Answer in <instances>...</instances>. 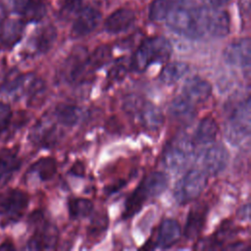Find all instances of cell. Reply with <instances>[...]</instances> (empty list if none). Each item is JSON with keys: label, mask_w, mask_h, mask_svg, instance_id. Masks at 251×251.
Listing matches in <instances>:
<instances>
[{"label": "cell", "mask_w": 251, "mask_h": 251, "mask_svg": "<svg viewBox=\"0 0 251 251\" xmlns=\"http://www.w3.org/2000/svg\"><path fill=\"white\" fill-rule=\"evenodd\" d=\"M238 10L241 20L244 23H248L250 19L251 0H238Z\"/></svg>", "instance_id": "8d00e7d4"}, {"label": "cell", "mask_w": 251, "mask_h": 251, "mask_svg": "<svg viewBox=\"0 0 251 251\" xmlns=\"http://www.w3.org/2000/svg\"><path fill=\"white\" fill-rule=\"evenodd\" d=\"M123 108L148 131L159 130L164 124V115L159 107L143 97L130 94L126 97Z\"/></svg>", "instance_id": "277c9868"}, {"label": "cell", "mask_w": 251, "mask_h": 251, "mask_svg": "<svg viewBox=\"0 0 251 251\" xmlns=\"http://www.w3.org/2000/svg\"><path fill=\"white\" fill-rule=\"evenodd\" d=\"M181 236V227L177 221L174 219L164 220L158 227L154 248L167 249L175 245Z\"/></svg>", "instance_id": "2e32d148"}, {"label": "cell", "mask_w": 251, "mask_h": 251, "mask_svg": "<svg viewBox=\"0 0 251 251\" xmlns=\"http://www.w3.org/2000/svg\"><path fill=\"white\" fill-rule=\"evenodd\" d=\"M109 225L108 217L105 213H97L91 220L87 228L88 239L95 241L101 238V236L107 230Z\"/></svg>", "instance_id": "f546056e"}, {"label": "cell", "mask_w": 251, "mask_h": 251, "mask_svg": "<svg viewBox=\"0 0 251 251\" xmlns=\"http://www.w3.org/2000/svg\"><path fill=\"white\" fill-rule=\"evenodd\" d=\"M58 124L54 116L41 117L30 130V142L40 148L54 147L63 136V131Z\"/></svg>", "instance_id": "30bf717a"}, {"label": "cell", "mask_w": 251, "mask_h": 251, "mask_svg": "<svg viewBox=\"0 0 251 251\" xmlns=\"http://www.w3.org/2000/svg\"><path fill=\"white\" fill-rule=\"evenodd\" d=\"M189 66L184 62L175 61L165 65L159 75V80L166 84L171 85L176 83L188 72Z\"/></svg>", "instance_id": "484cf974"}, {"label": "cell", "mask_w": 251, "mask_h": 251, "mask_svg": "<svg viewBox=\"0 0 251 251\" xmlns=\"http://www.w3.org/2000/svg\"><path fill=\"white\" fill-rule=\"evenodd\" d=\"M70 172L72 175H75L76 176H82L84 175V166L81 162H75Z\"/></svg>", "instance_id": "74e56055"}, {"label": "cell", "mask_w": 251, "mask_h": 251, "mask_svg": "<svg viewBox=\"0 0 251 251\" xmlns=\"http://www.w3.org/2000/svg\"><path fill=\"white\" fill-rule=\"evenodd\" d=\"M83 7V0H64L60 10V16L64 20H70L75 18Z\"/></svg>", "instance_id": "d6a6232c"}, {"label": "cell", "mask_w": 251, "mask_h": 251, "mask_svg": "<svg viewBox=\"0 0 251 251\" xmlns=\"http://www.w3.org/2000/svg\"><path fill=\"white\" fill-rule=\"evenodd\" d=\"M208 1L214 8H219L229 2V0H208Z\"/></svg>", "instance_id": "ab89813d"}, {"label": "cell", "mask_w": 251, "mask_h": 251, "mask_svg": "<svg viewBox=\"0 0 251 251\" xmlns=\"http://www.w3.org/2000/svg\"><path fill=\"white\" fill-rule=\"evenodd\" d=\"M173 52L171 42L164 36H153L141 42L130 60V70L142 73L152 64L165 63Z\"/></svg>", "instance_id": "3957f363"}, {"label": "cell", "mask_w": 251, "mask_h": 251, "mask_svg": "<svg viewBox=\"0 0 251 251\" xmlns=\"http://www.w3.org/2000/svg\"><path fill=\"white\" fill-rule=\"evenodd\" d=\"M28 195L21 189H10L0 195L1 225L6 226L19 222L28 207Z\"/></svg>", "instance_id": "9c48e42d"}, {"label": "cell", "mask_w": 251, "mask_h": 251, "mask_svg": "<svg viewBox=\"0 0 251 251\" xmlns=\"http://www.w3.org/2000/svg\"><path fill=\"white\" fill-rule=\"evenodd\" d=\"M208 208L204 204L192 207L187 215L183 233L187 239H193L198 236L206 223Z\"/></svg>", "instance_id": "ac0fdd59"}, {"label": "cell", "mask_w": 251, "mask_h": 251, "mask_svg": "<svg viewBox=\"0 0 251 251\" xmlns=\"http://www.w3.org/2000/svg\"><path fill=\"white\" fill-rule=\"evenodd\" d=\"M126 75V69L125 67L124 64L120 63V64H115L109 74H108V79L113 82V81H119L121 79H123L125 77V75Z\"/></svg>", "instance_id": "d590c367"}, {"label": "cell", "mask_w": 251, "mask_h": 251, "mask_svg": "<svg viewBox=\"0 0 251 251\" xmlns=\"http://www.w3.org/2000/svg\"><path fill=\"white\" fill-rule=\"evenodd\" d=\"M0 26V41L5 47H13L21 40L24 32L22 20L5 19Z\"/></svg>", "instance_id": "ffe728a7"}, {"label": "cell", "mask_w": 251, "mask_h": 251, "mask_svg": "<svg viewBox=\"0 0 251 251\" xmlns=\"http://www.w3.org/2000/svg\"><path fill=\"white\" fill-rule=\"evenodd\" d=\"M135 22V14L131 9L121 8L113 12L105 21L104 27L110 33L127 30Z\"/></svg>", "instance_id": "e0dca14e"}, {"label": "cell", "mask_w": 251, "mask_h": 251, "mask_svg": "<svg viewBox=\"0 0 251 251\" xmlns=\"http://www.w3.org/2000/svg\"><path fill=\"white\" fill-rule=\"evenodd\" d=\"M53 116L61 126H74L81 120L83 112L76 105L59 104L56 106Z\"/></svg>", "instance_id": "cb8c5ba5"}, {"label": "cell", "mask_w": 251, "mask_h": 251, "mask_svg": "<svg viewBox=\"0 0 251 251\" xmlns=\"http://www.w3.org/2000/svg\"><path fill=\"white\" fill-rule=\"evenodd\" d=\"M29 222L35 226V230L26 242V250H54L58 243L59 231L56 226L44 221L41 212H34Z\"/></svg>", "instance_id": "ba28073f"}, {"label": "cell", "mask_w": 251, "mask_h": 251, "mask_svg": "<svg viewBox=\"0 0 251 251\" xmlns=\"http://www.w3.org/2000/svg\"><path fill=\"white\" fill-rule=\"evenodd\" d=\"M169 112L174 119L182 123L191 122L196 115L195 105L182 95L176 96L171 102Z\"/></svg>", "instance_id": "7402d4cb"}, {"label": "cell", "mask_w": 251, "mask_h": 251, "mask_svg": "<svg viewBox=\"0 0 251 251\" xmlns=\"http://www.w3.org/2000/svg\"><path fill=\"white\" fill-rule=\"evenodd\" d=\"M5 19H6V8L2 3H0V25Z\"/></svg>", "instance_id": "60d3db41"}, {"label": "cell", "mask_w": 251, "mask_h": 251, "mask_svg": "<svg viewBox=\"0 0 251 251\" xmlns=\"http://www.w3.org/2000/svg\"><path fill=\"white\" fill-rule=\"evenodd\" d=\"M225 61L232 66L243 69L249 75L251 63V43L248 37L231 42L224 51Z\"/></svg>", "instance_id": "7c38bea8"}, {"label": "cell", "mask_w": 251, "mask_h": 251, "mask_svg": "<svg viewBox=\"0 0 251 251\" xmlns=\"http://www.w3.org/2000/svg\"><path fill=\"white\" fill-rule=\"evenodd\" d=\"M230 20L227 12L219 8H211L208 23L207 33L214 37H225L229 33Z\"/></svg>", "instance_id": "d6986e66"}, {"label": "cell", "mask_w": 251, "mask_h": 251, "mask_svg": "<svg viewBox=\"0 0 251 251\" xmlns=\"http://www.w3.org/2000/svg\"><path fill=\"white\" fill-rule=\"evenodd\" d=\"M229 153L221 143L213 144L205 150L202 156L203 171L207 175L216 176L222 173L227 166Z\"/></svg>", "instance_id": "4fadbf2b"}, {"label": "cell", "mask_w": 251, "mask_h": 251, "mask_svg": "<svg viewBox=\"0 0 251 251\" xmlns=\"http://www.w3.org/2000/svg\"><path fill=\"white\" fill-rule=\"evenodd\" d=\"M250 98L239 101L226 118L225 135L229 143L237 145L250 134Z\"/></svg>", "instance_id": "5b68a950"}, {"label": "cell", "mask_w": 251, "mask_h": 251, "mask_svg": "<svg viewBox=\"0 0 251 251\" xmlns=\"http://www.w3.org/2000/svg\"><path fill=\"white\" fill-rule=\"evenodd\" d=\"M87 50L84 47H76L72 51L64 63L61 71L62 77L69 83L75 84L85 80L90 75L87 71Z\"/></svg>", "instance_id": "8fae6325"}, {"label": "cell", "mask_w": 251, "mask_h": 251, "mask_svg": "<svg viewBox=\"0 0 251 251\" xmlns=\"http://www.w3.org/2000/svg\"><path fill=\"white\" fill-rule=\"evenodd\" d=\"M37 1H40V2H41V1H43V0H37Z\"/></svg>", "instance_id": "b9f144b4"}, {"label": "cell", "mask_w": 251, "mask_h": 251, "mask_svg": "<svg viewBox=\"0 0 251 251\" xmlns=\"http://www.w3.org/2000/svg\"><path fill=\"white\" fill-rule=\"evenodd\" d=\"M195 151L193 139L185 134H178L167 143L163 152V162L167 169L178 173L190 162Z\"/></svg>", "instance_id": "8992f818"}, {"label": "cell", "mask_w": 251, "mask_h": 251, "mask_svg": "<svg viewBox=\"0 0 251 251\" xmlns=\"http://www.w3.org/2000/svg\"><path fill=\"white\" fill-rule=\"evenodd\" d=\"M212 94V85L211 83L199 76L194 75L189 77L182 88L181 95L184 96L194 105L196 103H202L206 101Z\"/></svg>", "instance_id": "9a60e30c"}, {"label": "cell", "mask_w": 251, "mask_h": 251, "mask_svg": "<svg viewBox=\"0 0 251 251\" xmlns=\"http://www.w3.org/2000/svg\"><path fill=\"white\" fill-rule=\"evenodd\" d=\"M69 215L73 220L89 216L93 211V203L87 198H72L68 204Z\"/></svg>", "instance_id": "f1b7e54d"}, {"label": "cell", "mask_w": 251, "mask_h": 251, "mask_svg": "<svg viewBox=\"0 0 251 251\" xmlns=\"http://www.w3.org/2000/svg\"><path fill=\"white\" fill-rule=\"evenodd\" d=\"M23 75L18 70L13 69L6 73L0 81V93L18 92L22 83Z\"/></svg>", "instance_id": "4dcf8cb0"}, {"label": "cell", "mask_w": 251, "mask_h": 251, "mask_svg": "<svg viewBox=\"0 0 251 251\" xmlns=\"http://www.w3.org/2000/svg\"><path fill=\"white\" fill-rule=\"evenodd\" d=\"M218 133V123L215 121L214 118L206 117L199 122L192 139L196 145L209 144L215 141Z\"/></svg>", "instance_id": "603a6c76"}, {"label": "cell", "mask_w": 251, "mask_h": 251, "mask_svg": "<svg viewBox=\"0 0 251 251\" xmlns=\"http://www.w3.org/2000/svg\"><path fill=\"white\" fill-rule=\"evenodd\" d=\"M57 172V162L52 157H43L34 162L29 170L28 174H35L41 181L50 180Z\"/></svg>", "instance_id": "4316f807"}, {"label": "cell", "mask_w": 251, "mask_h": 251, "mask_svg": "<svg viewBox=\"0 0 251 251\" xmlns=\"http://www.w3.org/2000/svg\"><path fill=\"white\" fill-rule=\"evenodd\" d=\"M0 250H15V246L12 241L10 240H5L0 244Z\"/></svg>", "instance_id": "f35d334b"}, {"label": "cell", "mask_w": 251, "mask_h": 251, "mask_svg": "<svg viewBox=\"0 0 251 251\" xmlns=\"http://www.w3.org/2000/svg\"><path fill=\"white\" fill-rule=\"evenodd\" d=\"M31 2L32 0H5L7 7L21 16L24 15Z\"/></svg>", "instance_id": "e575fe53"}, {"label": "cell", "mask_w": 251, "mask_h": 251, "mask_svg": "<svg viewBox=\"0 0 251 251\" xmlns=\"http://www.w3.org/2000/svg\"><path fill=\"white\" fill-rule=\"evenodd\" d=\"M210 9L203 0H170L165 21L175 33L198 39L207 33Z\"/></svg>", "instance_id": "6da1fadb"}, {"label": "cell", "mask_w": 251, "mask_h": 251, "mask_svg": "<svg viewBox=\"0 0 251 251\" xmlns=\"http://www.w3.org/2000/svg\"><path fill=\"white\" fill-rule=\"evenodd\" d=\"M101 13L92 7H83L74 18L71 35L79 38L92 32L101 22Z\"/></svg>", "instance_id": "5bb4252c"}, {"label": "cell", "mask_w": 251, "mask_h": 251, "mask_svg": "<svg viewBox=\"0 0 251 251\" xmlns=\"http://www.w3.org/2000/svg\"><path fill=\"white\" fill-rule=\"evenodd\" d=\"M170 6V0H154L149 7L148 17L153 22L165 21Z\"/></svg>", "instance_id": "1f68e13d"}, {"label": "cell", "mask_w": 251, "mask_h": 251, "mask_svg": "<svg viewBox=\"0 0 251 251\" xmlns=\"http://www.w3.org/2000/svg\"><path fill=\"white\" fill-rule=\"evenodd\" d=\"M112 50L108 45H101L97 47L90 55L88 54L86 60V67L89 74L97 71L105 66L111 59Z\"/></svg>", "instance_id": "83f0119b"}, {"label": "cell", "mask_w": 251, "mask_h": 251, "mask_svg": "<svg viewBox=\"0 0 251 251\" xmlns=\"http://www.w3.org/2000/svg\"><path fill=\"white\" fill-rule=\"evenodd\" d=\"M22 161L12 149L0 150V185L7 183L21 168Z\"/></svg>", "instance_id": "44dd1931"}, {"label": "cell", "mask_w": 251, "mask_h": 251, "mask_svg": "<svg viewBox=\"0 0 251 251\" xmlns=\"http://www.w3.org/2000/svg\"><path fill=\"white\" fill-rule=\"evenodd\" d=\"M57 37V30L55 26L49 25L38 29L31 39V45L36 53L44 54L48 52Z\"/></svg>", "instance_id": "d4e9b609"}, {"label": "cell", "mask_w": 251, "mask_h": 251, "mask_svg": "<svg viewBox=\"0 0 251 251\" xmlns=\"http://www.w3.org/2000/svg\"><path fill=\"white\" fill-rule=\"evenodd\" d=\"M13 112L11 106L7 103L0 102V133L4 132L10 126Z\"/></svg>", "instance_id": "836d02e7"}, {"label": "cell", "mask_w": 251, "mask_h": 251, "mask_svg": "<svg viewBox=\"0 0 251 251\" xmlns=\"http://www.w3.org/2000/svg\"><path fill=\"white\" fill-rule=\"evenodd\" d=\"M168 185L169 178L166 174L153 172L147 175L126 200L123 218L129 219L136 215L146 201L161 195L168 188Z\"/></svg>", "instance_id": "7a4b0ae2"}, {"label": "cell", "mask_w": 251, "mask_h": 251, "mask_svg": "<svg viewBox=\"0 0 251 251\" xmlns=\"http://www.w3.org/2000/svg\"><path fill=\"white\" fill-rule=\"evenodd\" d=\"M208 182V175L199 169L186 172L176 183L174 197L180 205H185L198 198Z\"/></svg>", "instance_id": "52a82bcc"}]
</instances>
